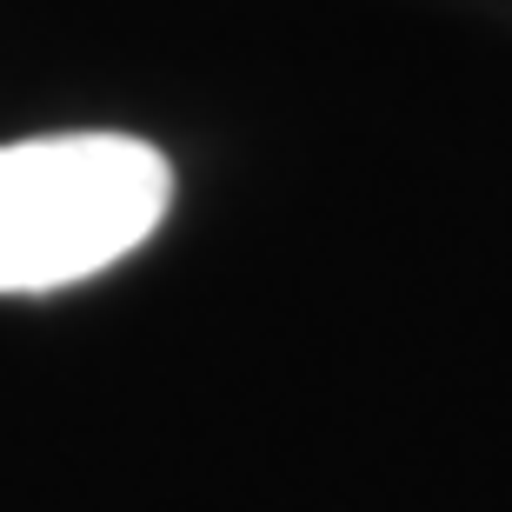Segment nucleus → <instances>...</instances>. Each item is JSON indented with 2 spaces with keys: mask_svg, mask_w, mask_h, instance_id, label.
Masks as SVG:
<instances>
[{
  "mask_svg": "<svg viewBox=\"0 0 512 512\" xmlns=\"http://www.w3.org/2000/svg\"><path fill=\"white\" fill-rule=\"evenodd\" d=\"M173 200V167L133 133L0 147V293H54L127 260Z\"/></svg>",
  "mask_w": 512,
  "mask_h": 512,
  "instance_id": "nucleus-1",
  "label": "nucleus"
}]
</instances>
